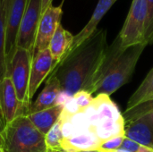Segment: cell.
I'll return each instance as SVG.
<instances>
[{
    "instance_id": "cell-14",
    "label": "cell",
    "mask_w": 153,
    "mask_h": 152,
    "mask_svg": "<svg viewBox=\"0 0 153 152\" xmlns=\"http://www.w3.org/2000/svg\"><path fill=\"white\" fill-rule=\"evenodd\" d=\"M117 1V0H99L97 6L88 23L78 34L74 36L73 44L71 46L69 52L76 48L78 46H80L82 42H84L87 39H89L97 30L98 24Z\"/></svg>"
},
{
    "instance_id": "cell-16",
    "label": "cell",
    "mask_w": 153,
    "mask_h": 152,
    "mask_svg": "<svg viewBox=\"0 0 153 152\" xmlns=\"http://www.w3.org/2000/svg\"><path fill=\"white\" fill-rule=\"evenodd\" d=\"M63 110L64 105L58 104L53 108L27 115V116L32 123V125L43 135H46L55 125V124L59 120Z\"/></svg>"
},
{
    "instance_id": "cell-24",
    "label": "cell",
    "mask_w": 153,
    "mask_h": 152,
    "mask_svg": "<svg viewBox=\"0 0 153 152\" xmlns=\"http://www.w3.org/2000/svg\"><path fill=\"white\" fill-rule=\"evenodd\" d=\"M121 149H124V150H126L130 152H143L146 150L147 147L145 146H143L126 137H125L123 142H122V145L120 147Z\"/></svg>"
},
{
    "instance_id": "cell-29",
    "label": "cell",
    "mask_w": 153,
    "mask_h": 152,
    "mask_svg": "<svg viewBox=\"0 0 153 152\" xmlns=\"http://www.w3.org/2000/svg\"><path fill=\"white\" fill-rule=\"evenodd\" d=\"M145 152H153L152 149H149V150H147Z\"/></svg>"
},
{
    "instance_id": "cell-18",
    "label": "cell",
    "mask_w": 153,
    "mask_h": 152,
    "mask_svg": "<svg viewBox=\"0 0 153 152\" xmlns=\"http://www.w3.org/2000/svg\"><path fill=\"white\" fill-rule=\"evenodd\" d=\"M151 101H153V67L138 89L129 99L126 111L132 110Z\"/></svg>"
},
{
    "instance_id": "cell-22",
    "label": "cell",
    "mask_w": 153,
    "mask_h": 152,
    "mask_svg": "<svg viewBox=\"0 0 153 152\" xmlns=\"http://www.w3.org/2000/svg\"><path fill=\"white\" fill-rule=\"evenodd\" d=\"M148 6V15L144 32V42L149 45L153 43V0H146Z\"/></svg>"
},
{
    "instance_id": "cell-27",
    "label": "cell",
    "mask_w": 153,
    "mask_h": 152,
    "mask_svg": "<svg viewBox=\"0 0 153 152\" xmlns=\"http://www.w3.org/2000/svg\"><path fill=\"white\" fill-rule=\"evenodd\" d=\"M101 152H130L126 150H124V149H121V148H118V149H116V150H112V151H105Z\"/></svg>"
},
{
    "instance_id": "cell-23",
    "label": "cell",
    "mask_w": 153,
    "mask_h": 152,
    "mask_svg": "<svg viewBox=\"0 0 153 152\" xmlns=\"http://www.w3.org/2000/svg\"><path fill=\"white\" fill-rule=\"evenodd\" d=\"M125 137H126L125 135H120V136H116V137L108 139L101 142L98 151H112V150L118 149L121 147Z\"/></svg>"
},
{
    "instance_id": "cell-17",
    "label": "cell",
    "mask_w": 153,
    "mask_h": 152,
    "mask_svg": "<svg viewBox=\"0 0 153 152\" xmlns=\"http://www.w3.org/2000/svg\"><path fill=\"white\" fill-rule=\"evenodd\" d=\"M73 40L74 35L60 24L52 36L48 47L53 59L56 63L60 62L69 52Z\"/></svg>"
},
{
    "instance_id": "cell-7",
    "label": "cell",
    "mask_w": 153,
    "mask_h": 152,
    "mask_svg": "<svg viewBox=\"0 0 153 152\" xmlns=\"http://www.w3.org/2000/svg\"><path fill=\"white\" fill-rule=\"evenodd\" d=\"M148 15L146 0H133L125 23L117 35L123 47L144 42V32Z\"/></svg>"
},
{
    "instance_id": "cell-6",
    "label": "cell",
    "mask_w": 153,
    "mask_h": 152,
    "mask_svg": "<svg viewBox=\"0 0 153 152\" xmlns=\"http://www.w3.org/2000/svg\"><path fill=\"white\" fill-rule=\"evenodd\" d=\"M123 116L125 136L153 150V116L148 111L146 103L126 111Z\"/></svg>"
},
{
    "instance_id": "cell-4",
    "label": "cell",
    "mask_w": 153,
    "mask_h": 152,
    "mask_svg": "<svg viewBox=\"0 0 153 152\" xmlns=\"http://www.w3.org/2000/svg\"><path fill=\"white\" fill-rule=\"evenodd\" d=\"M4 141V152H48L45 135L23 114L6 126Z\"/></svg>"
},
{
    "instance_id": "cell-1",
    "label": "cell",
    "mask_w": 153,
    "mask_h": 152,
    "mask_svg": "<svg viewBox=\"0 0 153 152\" xmlns=\"http://www.w3.org/2000/svg\"><path fill=\"white\" fill-rule=\"evenodd\" d=\"M108 47L107 30H97L57 63L50 73L58 80L62 89L57 104L64 105L68 99L82 90L91 93L96 73Z\"/></svg>"
},
{
    "instance_id": "cell-20",
    "label": "cell",
    "mask_w": 153,
    "mask_h": 152,
    "mask_svg": "<svg viewBox=\"0 0 153 152\" xmlns=\"http://www.w3.org/2000/svg\"><path fill=\"white\" fill-rule=\"evenodd\" d=\"M5 5L6 0H0V81L7 76L5 56Z\"/></svg>"
},
{
    "instance_id": "cell-30",
    "label": "cell",
    "mask_w": 153,
    "mask_h": 152,
    "mask_svg": "<svg viewBox=\"0 0 153 152\" xmlns=\"http://www.w3.org/2000/svg\"><path fill=\"white\" fill-rule=\"evenodd\" d=\"M0 152H4V149H3V147H2V146H0Z\"/></svg>"
},
{
    "instance_id": "cell-21",
    "label": "cell",
    "mask_w": 153,
    "mask_h": 152,
    "mask_svg": "<svg viewBox=\"0 0 153 152\" xmlns=\"http://www.w3.org/2000/svg\"><path fill=\"white\" fill-rule=\"evenodd\" d=\"M62 139V121L59 118L55 125L45 135V142L48 152H64L61 146Z\"/></svg>"
},
{
    "instance_id": "cell-5",
    "label": "cell",
    "mask_w": 153,
    "mask_h": 152,
    "mask_svg": "<svg viewBox=\"0 0 153 152\" xmlns=\"http://www.w3.org/2000/svg\"><path fill=\"white\" fill-rule=\"evenodd\" d=\"M32 56L30 51L16 47L8 65L7 76L12 81L23 115L31 104L29 100V82Z\"/></svg>"
},
{
    "instance_id": "cell-8",
    "label": "cell",
    "mask_w": 153,
    "mask_h": 152,
    "mask_svg": "<svg viewBox=\"0 0 153 152\" xmlns=\"http://www.w3.org/2000/svg\"><path fill=\"white\" fill-rule=\"evenodd\" d=\"M40 16L41 0H28L18 30L16 47L26 49L30 51L32 56L34 53L37 30Z\"/></svg>"
},
{
    "instance_id": "cell-10",
    "label": "cell",
    "mask_w": 153,
    "mask_h": 152,
    "mask_svg": "<svg viewBox=\"0 0 153 152\" xmlns=\"http://www.w3.org/2000/svg\"><path fill=\"white\" fill-rule=\"evenodd\" d=\"M62 15V5L53 6L52 4L41 13L37 30L33 55L48 47L52 36L54 35L57 27L61 24Z\"/></svg>"
},
{
    "instance_id": "cell-13",
    "label": "cell",
    "mask_w": 153,
    "mask_h": 152,
    "mask_svg": "<svg viewBox=\"0 0 153 152\" xmlns=\"http://www.w3.org/2000/svg\"><path fill=\"white\" fill-rule=\"evenodd\" d=\"M61 93L62 89L58 80L54 75L49 74L47 78L44 89L37 98L36 101L33 104H30L25 115L27 116L58 105L57 102Z\"/></svg>"
},
{
    "instance_id": "cell-11",
    "label": "cell",
    "mask_w": 153,
    "mask_h": 152,
    "mask_svg": "<svg viewBox=\"0 0 153 152\" xmlns=\"http://www.w3.org/2000/svg\"><path fill=\"white\" fill-rule=\"evenodd\" d=\"M57 63L53 59L48 48L33 55L29 82V100L35 95L40 84L48 77Z\"/></svg>"
},
{
    "instance_id": "cell-25",
    "label": "cell",
    "mask_w": 153,
    "mask_h": 152,
    "mask_svg": "<svg viewBox=\"0 0 153 152\" xmlns=\"http://www.w3.org/2000/svg\"><path fill=\"white\" fill-rule=\"evenodd\" d=\"M4 130H5V124H4V121L3 119V116H2V114L0 112V146H4Z\"/></svg>"
},
{
    "instance_id": "cell-9",
    "label": "cell",
    "mask_w": 153,
    "mask_h": 152,
    "mask_svg": "<svg viewBox=\"0 0 153 152\" xmlns=\"http://www.w3.org/2000/svg\"><path fill=\"white\" fill-rule=\"evenodd\" d=\"M28 0H6L5 5V56L8 65L16 48V40L22 18Z\"/></svg>"
},
{
    "instance_id": "cell-2",
    "label": "cell",
    "mask_w": 153,
    "mask_h": 152,
    "mask_svg": "<svg viewBox=\"0 0 153 152\" xmlns=\"http://www.w3.org/2000/svg\"><path fill=\"white\" fill-rule=\"evenodd\" d=\"M63 138L74 134L91 133L101 142L120 135H125V120L109 96L97 95L92 103L84 110L74 115L62 112Z\"/></svg>"
},
{
    "instance_id": "cell-26",
    "label": "cell",
    "mask_w": 153,
    "mask_h": 152,
    "mask_svg": "<svg viewBox=\"0 0 153 152\" xmlns=\"http://www.w3.org/2000/svg\"><path fill=\"white\" fill-rule=\"evenodd\" d=\"M53 0H41V13L46 11V9L51 5Z\"/></svg>"
},
{
    "instance_id": "cell-12",
    "label": "cell",
    "mask_w": 153,
    "mask_h": 152,
    "mask_svg": "<svg viewBox=\"0 0 153 152\" xmlns=\"http://www.w3.org/2000/svg\"><path fill=\"white\" fill-rule=\"evenodd\" d=\"M0 112L4 121L5 128L19 115L23 114L9 76L0 81Z\"/></svg>"
},
{
    "instance_id": "cell-3",
    "label": "cell",
    "mask_w": 153,
    "mask_h": 152,
    "mask_svg": "<svg viewBox=\"0 0 153 152\" xmlns=\"http://www.w3.org/2000/svg\"><path fill=\"white\" fill-rule=\"evenodd\" d=\"M146 43L123 47L118 36L108 47L96 73L91 94L110 96L126 84L135 69Z\"/></svg>"
},
{
    "instance_id": "cell-15",
    "label": "cell",
    "mask_w": 153,
    "mask_h": 152,
    "mask_svg": "<svg viewBox=\"0 0 153 152\" xmlns=\"http://www.w3.org/2000/svg\"><path fill=\"white\" fill-rule=\"evenodd\" d=\"M101 141L93 133H82L63 138L61 146L64 152H79L83 151L98 150Z\"/></svg>"
},
{
    "instance_id": "cell-28",
    "label": "cell",
    "mask_w": 153,
    "mask_h": 152,
    "mask_svg": "<svg viewBox=\"0 0 153 152\" xmlns=\"http://www.w3.org/2000/svg\"><path fill=\"white\" fill-rule=\"evenodd\" d=\"M79 152H101L98 150H91V151H79Z\"/></svg>"
},
{
    "instance_id": "cell-19",
    "label": "cell",
    "mask_w": 153,
    "mask_h": 152,
    "mask_svg": "<svg viewBox=\"0 0 153 152\" xmlns=\"http://www.w3.org/2000/svg\"><path fill=\"white\" fill-rule=\"evenodd\" d=\"M93 97L87 91H79L68 99L64 104L63 112L67 115H74L87 108L93 101Z\"/></svg>"
}]
</instances>
